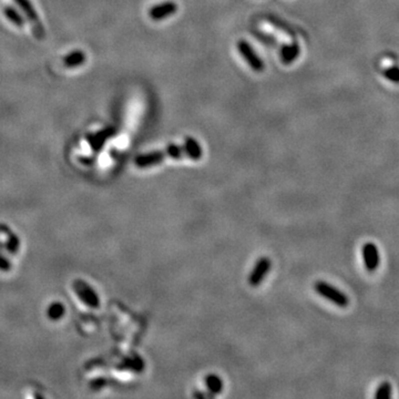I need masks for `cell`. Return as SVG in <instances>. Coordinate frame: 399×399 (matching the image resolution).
<instances>
[{"label": "cell", "instance_id": "1", "mask_svg": "<svg viewBox=\"0 0 399 399\" xmlns=\"http://www.w3.org/2000/svg\"><path fill=\"white\" fill-rule=\"evenodd\" d=\"M314 289L317 292V294H320L324 299L332 302L333 304H335L338 307L344 309V307L350 305V299H348V296L345 293L336 289L335 286L328 284L327 282L317 281L314 285Z\"/></svg>", "mask_w": 399, "mask_h": 399}, {"label": "cell", "instance_id": "2", "mask_svg": "<svg viewBox=\"0 0 399 399\" xmlns=\"http://www.w3.org/2000/svg\"><path fill=\"white\" fill-rule=\"evenodd\" d=\"M236 48L239 50L240 54L243 57L246 63L254 70L255 72H262L265 69L264 61L262 60L255 50L252 47L250 42H247L246 40H239L236 42Z\"/></svg>", "mask_w": 399, "mask_h": 399}, {"label": "cell", "instance_id": "3", "mask_svg": "<svg viewBox=\"0 0 399 399\" xmlns=\"http://www.w3.org/2000/svg\"><path fill=\"white\" fill-rule=\"evenodd\" d=\"M272 267V262L269 257H261V259L256 262L254 269L252 270L250 277H249V283L251 286L256 287L259 286L263 280L266 277V275L269 274V272L271 271Z\"/></svg>", "mask_w": 399, "mask_h": 399}, {"label": "cell", "instance_id": "4", "mask_svg": "<svg viewBox=\"0 0 399 399\" xmlns=\"http://www.w3.org/2000/svg\"><path fill=\"white\" fill-rule=\"evenodd\" d=\"M362 254L366 270L368 272H375L378 269V266H380L381 262L380 252H378V247L376 246V244L371 243V242L364 244L362 247Z\"/></svg>", "mask_w": 399, "mask_h": 399}, {"label": "cell", "instance_id": "5", "mask_svg": "<svg viewBox=\"0 0 399 399\" xmlns=\"http://www.w3.org/2000/svg\"><path fill=\"white\" fill-rule=\"evenodd\" d=\"M176 11H178V4L174 1H164L151 8L149 10V16L155 21H160V20L171 17Z\"/></svg>", "mask_w": 399, "mask_h": 399}, {"label": "cell", "instance_id": "6", "mask_svg": "<svg viewBox=\"0 0 399 399\" xmlns=\"http://www.w3.org/2000/svg\"><path fill=\"white\" fill-rule=\"evenodd\" d=\"M74 290L77 292L78 296L85 303V304L93 307V309L99 306V297L94 294L93 290L85 284L84 282L75 281Z\"/></svg>", "mask_w": 399, "mask_h": 399}, {"label": "cell", "instance_id": "7", "mask_svg": "<svg viewBox=\"0 0 399 399\" xmlns=\"http://www.w3.org/2000/svg\"><path fill=\"white\" fill-rule=\"evenodd\" d=\"M14 1H16L20 9L22 10L23 13L26 14L29 21H31L33 23L34 28H37V33L39 34V37H42L43 30L41 28V24H40L38 13L36 11V9L33 8L32 3L30 2V0H14Z\"/></svg>", "mask_w": 399, "mask_h": 399}, {"label": "cell", "instance_id": "8", "mask_svg": "<svg viewBox=\"0 0 399 399\" xmlns=\"http://www.w3.org/2000/svg\"><path fill=\"white\" fill-rule=\"evenodd\" d=\"M115 134V130L113 128H105L103 130L99 131L97 133H92V134H89L87 136V140H88V143L90 144L91 148H92L93 151L95 152H99L101 150V148L104 145L105 141L108 139H110L111 136H113Z\"/></svg>", "mask_w": 399, "mask_h": 399}, {"label": "cell", "instance_id": "9", "mask_svg": "<svg viewBox=\"0 0 399 399\" xmlns=\"http://www.w3.org/2000/svg\"><path fill=\"white\" fill-rule=\"evenodd\" d=\"M301 47L297 42L283 44L280 50V58L284 64H292L300 57Z\"/></svg>", "mask_w": 399, "mask_h": 399}, {"label": "cell", "instance_id": "10", "mask_svg": "<svg viewBox=\"0 0 399 399\" xmlns=\"http://www.w3.org/2000/svg\"><path fill=\"white\" fill-rule=\"evenodd\" d=\"M160 154L162 156V159H164L166 156L172 159H182L184 156H188L189 158V151L186 148V144L184 143L183 145H178V144H169L166 148L162 151H160Z\"/></svg>", "mask_w": 399, "mask_h": 399}, {"label": "cell", "instance_id": "11", "mask_svg": "<svg viewBox=\"0 0 399 399\" xmlns=\"http://www.w3.org/2000/svg\"><path fill=\"white\" fill-rule=\"evenodd\" d=\"M85 60H87V55L81 50H74V51L68 53L63 58V64L67 68H75L79 65H82Z\"/></svg>", "mask_w": 399, "mask_h": 399}, {"label": "cell", "instance_id": "12", "mask_svg": "<svg viewBox=\"0 0 399 399\" xmlns=\"http://www.w3.org/2000/svg\"><path fill=\"white\" fill-rule=\"evenodd\" d=\"M204 383L206 388H208V392L212 394L213 396L219 395V394H221L222 391H223L224 387L223 381H222L218 375H214V374H211V375L206 376Z\"/></svg>", "mask_w": 399, "mask_h": 399}, {"label": "cell", "instance_id": "13", "mask_svg": "<svg viewBox=\"0 0 399 399\" xmlns=\"http://www.w3.org/2000/svg\"><path fill=\"white\" fill-rule=\"evenodd\" d=\"M184 143L186 144V146H188L190 159L198 161L202 158V155H203V150H202V146L200 145L198 141L189 136V138H185Z\"/></svg>", "mask_w": 399, "mask_h": 399}, {"label": "cell", "instance_id": "14", "mask_svg": "<svg viewBox=\"0 0 399 399\" xmlns=\"http://www.w3.org/2000/svg\"><path fill=\"white\" fill-rule=\"evenodd\" d=\"M3 13H4V16L7 17L9 21H11L14 26L22 27L24 24V20L21 17V14H20L13 7H8V6L4 7Z\"/></svg>", "mask_w": 399, "mask_h": 399}, {"label": "cell", "instance_id": "15", "mask_svg": "<svg viewBox=\"0 0 399 399\" xmlns=\"http://www.w3.org/2000/svg\"><path fill=\"white\" fill-rule=\"evenodd\" d=\"M393 396V387H392V384H390L388 382H384L382 383L380 386L377 387L375 395H374V398L376 399H387V398H391Z\"/></svg>", "mask_w": 399, "mask_h": 399}, {"label": "cell", "instance_id": "16", "mask_svg": "<svg viewBox=\"0 0 399 399\" xmlns=\"http://www.w3.org/2000/svg\"><path fill=\"white\" fill-rule=\"evenodd\" d=\"M383 75L388 81L394 83H399V67L397 65H392L383 70Z\"/></svg>", "mask_w": 399, "mask_h": 399}, {"label": "cell", "instance_id": "17", "mask_svg": "<svg viewBox=\"0 0 399 399\" xmlns=\"http://www.w3.org/2000/svg\"><path fill=\"white\" fill-rule=\"evenodd\" d=\"M63 310L64 309L61 304L55 303V304H52L50 306L48 315L50 318H52V320H58V318L61 317V315H63Z\"/></svg>", "mask_w": 399, "mask_h": 399}, {"label": "cell", "instance_id": "18", "mask_svg": "<svg viewBox=\"0 0 399 399\" xmlns=\"http://www.w3.org/2000/svg\"><path fill=\"white\" fill-rule=\"evenodd\" d=\"M194 397H196V398H206V397H210V398H212V397H214L213 395H212V394H203V393H194V395H193Z\"/></svg>", "mask_w": 399, "mask_h": 399}]
</instances>
